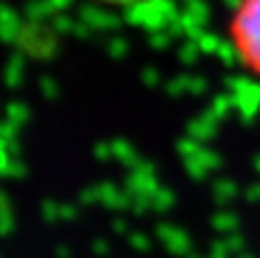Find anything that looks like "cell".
Returning a JSON list of instances; mask_svg holds the SVG:
<instances>
[{"label":"cell","instance_id":"7a4b0ae2","mask_svg":"<svg viewBox=\"0 0 260 258\" xmlns=\"http://www.w3.org/2000/svg\"><path fill=\"white\" fill-rule=\"evenodd\" d=\"M94 3H105V5H135V3H144V0H94Z\"/></svg>","mask_w":260,"mask_h":258},{"label":"cell","instance_id":"6da1fadb","mask_svg":"<svg viewBox=\"0 0 260 258\" xmlns=\"http://www.w3.org/2000/svg\"><path fill=\"white\" fill-rule=\"evenodd\" d=\"M229 37L242 67L260 78V0H238Z\"/></svg>","mask_w":260,"mask_h":258}]
</instances>
